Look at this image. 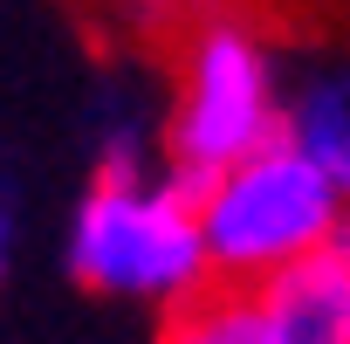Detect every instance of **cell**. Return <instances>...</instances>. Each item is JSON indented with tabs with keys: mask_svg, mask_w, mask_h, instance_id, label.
Segmentation results:
<instances>
[{
	"mask_svg": "<svg viewBox=\"0 0 350 344\" xmlns=\"http://www.w3.org/2000/svg\"><path fill=\"white\" fill-rule=\"evenodd\" d=\"M62 269L76 289L110 303H151V310H186L213 289L200 200L186 180L151 172V180H90L69 207Z\"/></svg>",
	"mask_w": 350,
	"mask_h": 344,
	"instance_id": "cell-1",
	"label": "cell"
},
{
	"mask_svg": "<svg viewBox=\"0 0 350 344\" xmlns=\"http://www.w3.org/2000/svg\"><path fill=\"white\" fill-rule=\"evenodd\" d=\"M288 83L268 56V42L227 14L200 21L179 49V76H172L165 103V172L186 180L193 193L220 172L275 151L288 138Z\"/></svg>",
	"mask_w": 350,
	"mask_h": 344,
	"instance_id": "cell-2",
	"label": "cell"
},
{
	"mask_svg": "<svg viewBox=\"0 0 350 344\" xmlns=\"http://www.w3.org/2000/svg\"><path fill=\"white\" fill-rule=\"evenodd\" d=\"M193 200H200V234H206V262L220 289H268L275 275L329 255V234L350 214V200L288 138L206 180Z\"/></svg>",
	"mask_w": 350,
	"mask_h": 344,
	"instance_id": "cell-3",
	"label": "cell"
},
{
	"mask_svg": "<svg viewBox=\"0 0 350 344\" xmlns=\"http://www.w3.org/2000/svg\"><path fill=\"white\" fill-rule=\"evenodd\" d=\"M254 296H261V317H268L275 344H350V275L329 255L275 275Z\"/></svg>",
	"mask_w": 350,
	"mask_h": 344,
	"instance_id": "cell-4",
	"label": "cell"
},
{
	"mask_svg": "<svg viewBox=\"0 0 350 344\" xmlns=\"http://www.w3.org/2000/svg\"><path fill=\"white\" fill-rule=\"evenodd\" d=\"M288 145L350 200V76H316L288 97Z\"/></svg>",
	"mask_w": 350,
	"mask_h": 344,
	"instance_id": "cell-5",
	"label": "cell"
},
{
	"mask_svg": "<svg viewBox=\"0 0 350 344\" xmlns=\"http://www.w3.org/2000/svg\"><path fill=\"white\" fill-rule=\"evenodd\" d=\"M158 344H275L268 337V317H261V296L254 289H206L193 296L186 310H172L158 323Z\"/></svg>",
	"mask_w": 350,
	"mask_h": 344,
	"instance_id": "cell-6",
	"label": "cell"
},
{
	"mask_svg": "<svg viewBox=\"0 0 350 344\" xmlns=\"http://www.w3.org/2000/svg\"><path fill=\"white\" fill-rule=\"evenodd\" d=\"M206 8V0H131V14L144 21V28H179V21H213V14H200Z\"/></svg>",
	"mask_w": 350,
	"mask_h": 344,
	"instance_id": "cell-7",
	"label": "cell"
},
{
	"mask_svg": "<svg viewBox=\"0 0 350 344\" xmlns=\"http://www.w3.org/2000/svg\"><path fill=\"white\" fill-rule=\"evenodd\" d=\"M14 255H21V214L0 200V282L14 275Z\"/></svg>",
	"mask_w": 350,
	"mask_h": 344,
	"instance_id": "cell-8",
	"label": "cell"
},
{
	"mask_svg": "<svg viewBox=\"0 0 350 344\" xmlns=\"http://www.w3.org/2000/svg\"><path fill=\"white\" fill-rule=\"evenodd\" d=\"M329 262L350 275V214H343V221H336V234H329Z\"/></svg>",
	"mask_w": 350,
	"mask_h": 344,
	"instance_id": "cell-9",
	"label": "cell"
}]
</instances>
